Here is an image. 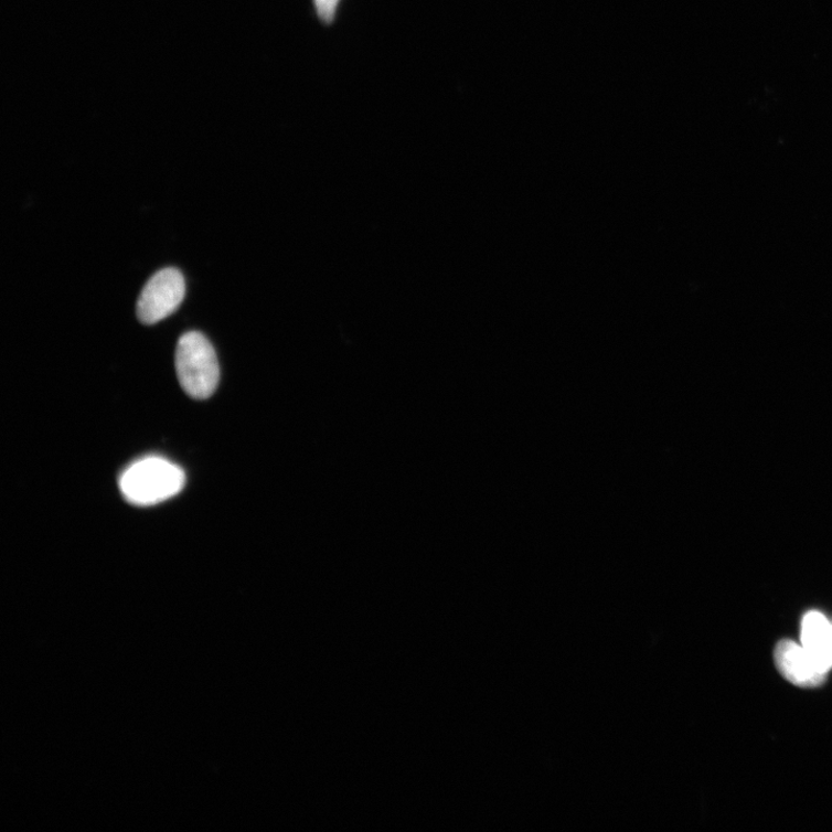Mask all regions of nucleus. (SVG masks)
I'll use <instances>...</instances> for the list:
<instances>
[{
	"mask_svg": "<svg viewBox=\"0 0 832 832\" xmlns=\"http://www.w3.org/2000/svg\"><path fill=\"white\" fill-rule=\"evenodd\" d=\"M775 662L780 674L798 687L821 686L828 675L815 664L802 646L790 640L780 641L777 644Z\"/></svg>",
	"mask_w": 832,
	"mask_h": 832,
	"instance_id": "nucleus-4",
	"label": "nucleus"
},
{
	"mask_svg": "<svg viewBox=\"0 0 832 832\" xmlns=\"http://www.w3.org/2000/svg\"><path fill=\"white\" fill-rule=\"evenodd\" d=\"M803 649L825 673L832 669V625L819 611H810L801 623Z\"/></svg>",
	"mask_w": 832,
	"mask_h": 832,
	"instance_id": "nucleus-5",
	"label": "nucleus"
},
{
	"mask_svg": "<svg viewBox=\"0 0 832 832\" xmlns=\"http://www.w3.org/2000/svg\"><path fill=\"white\" fill-rule=\"evenodd\" d=\"M313 3L318 17L324 23H331L334 20L340 0H313Z\"/></svg>",
	"mask_w": 832,
	"mask_h": 832,
	"instance_id": "nucleus-6",
	"label": "nucleus"
},
{
	"mask_svg": "<svg viewBox=\"0 0 832 832\" xmlns=\"http://www.w3.org/2000/svg\"><path fill=\"white\" fill-rule=\"evenodd\" d=\"M177 372L181 386L194 399H207L216 390L220 369L209 339L200 332L183 334L177 349Z\"/></svg>",
	"mask_w": 832,
	"mask_h": 832,
	"instance_id": "nucleus-2",
	"label": "nucleus"
},
{
	"mask_svg": "<svg viewBox=\"0 0 832 832\" xmlns=\"http://www.w3.org/2000/svg\"><path fill=\"white\" fill-rule=\"evenodd\" d=\"M185 473L177 463L151 456L131 465L119 478L121 495L135 505H156L178 495Z\"/></svg>",
	"mask_w": 832,
	"mask_h": 832,
	"instance_id": "nucleus-1",
	"label": "nucleus"
},
{
	"mask_svg": "<svg viewBox=\"0 0 832 832\" xmlns=\"http://www.w3.org/2000/svg\"><path fill=\"white\" fill-rule=\"evenodd\" d=\"M185 297V280L178 268L169 267L156 274L141 290L137 314L145 326H153L175 312Z\"/></svg>",
	"mask_w": 832,
	"mask_h": 832,
	"instance_id": "nucleus-3",
	"label": "nucleus"
}]
</instances>
